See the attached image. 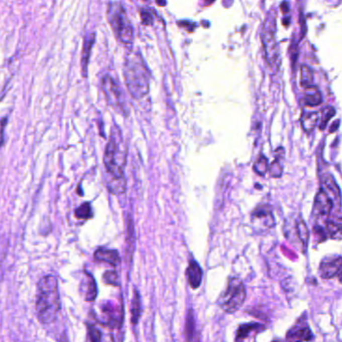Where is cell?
<instances>
[{
	"instance_id": "obj_1",
	"label": "cell",
	"mask_w": 342,
	"mask_h": 342,
	"mask_svg": "<svg viewBox=\"0 0 342 342\" xmlns=\"http://www.w3.org/2000/svg\"><path fill=\"white\" fill-rule=\"evenodd\" d=\"M36 315L40 323L48 325L56 320L60 310V296L58 281L54 276L48 275L41 278L37 284Z\"/></svg>"
},
{
	"instance_id": "obj_2",
	"label": "cell",
	"mask_w": 342,
	"mask_h": 342,
	"mask_svg": "<svg viewBox=\"0 0 342 342\" xmlns=\"http://www.w3.org/2000/svg\"><path fill=\"white\" fill-rule=\"evenodd\" d=\"M124 77L131 96L140 100L148 95L150 90V72L143 56L137 52H130L125 60Z\"/></svg>"
},
{
	"instance_id": "obj_3",
	"label": "cell",
	"mask_w": 342,
	"mask_h": 342,
	"mask_svg": "<svg viewBox=\"0 0 342 342\" xmlns=\"http://www.w3.org/2000/svg\"><path fill=\"white\" fill-rule=\"evenodd\" d=\"M122 145L123 140L119 129L113 128L104 158L106 169L111 178H125L126 150L123 149Z\"/></svg>"
},
{
	"instance_id": "obj_4",
	"label": "cell",
	"mask_w": 342,
	"mask_h": 342,
	"mask_svg": "<svg viewBox=\"0 0 342 342\" xmlns=\"http://www.w3.org/2000/svg\"><path fill=\"white\" fill-rule=\"evenodd\" d=\"M107 15L117 39L125 45H131L134 41V29L122 3H110Z\"/></svg>"
},
{
	"instance_id": "obj_5",
	"label": "cell",
	"mask_w": 342,
	"mask_h": 342,
	"mask_svg": "<svg viewBox=\"0 0 342 342\" xmlns=\"http://www.w3.org/2000/svg\"><path fill=\"white\" fill-rule=\"evenodd\" d=\"M246 299V288L239 278H229L225 290L218 299V305L227 313L239 310Z\"/></svg>"
},
{
	"instance_id": "obj_6",
	"label": "cell",
	"mask_w": 342,
	"mask_h": 342,
	"mask_svg": "<svg viewBox=\"0 0 342 342\" xmlns=\"http://www.w3.org/2000/svg\"><path fill=\"white\" fill-rule=\"evenodd\" d=\"M276 22L274 17L267 16L264 21L263 29L261 33L262 46L264 51L265 60L268 66L274 71L277 70L278 67V59H279V47L275 36L276 31Z\"/></svg>"
},
{
	"instance_id": "obj_7",
	"label": "cell",
	"mask_w": 342,
	"mask_h": 342,
	"mask_svg": "<svg viewBox=\"0 0 342 342\" xmlns=\"http://www.w3.org/2000/svg\"><path fill=\"white\" fill-rule=\"evenodd\" d=\"M101 86L108 105L117 111H123V94L117 81L110 74H106L102 78Z\"/></svg>"
},
{
	"instance_id": "obj_8",
	"label": "cell",
	"mask_w": 342,
	"mask_h": 342,
	"mask_svg": "<svg viewBox=\"0 0 342 342\" xmlns=\"http://www.w3.org/2000/svg\"><path fill=\"white\" fill-rule=\"evenodd\" d=\"M333 206L332 199L322 189H320L314 199L312 210L313 217H315L317 220L326 219L330 215Z\"/></svg>"
},
{
	"instance_id": "obj_9",
	"label": "cell",
	"mask_w": 342,
	"mask_h": 342,
	"mask_svg": "<svg viewBox=\"0 0 342 342\" xmlns=\"http://www.w3.org/2000/svg\"><path fill=\"white\" fill-rule=\"evenodd\" d=\"M342 259L340 256L324 258L319 266L320 275L324 279L341 276Z\"/></svg>"
},
{
	"instance_id": "obj_10",
	"label": "cell",
	"mask_w": 342,
	"mask_h": 342,
	"mask_svg": "<svg viewBox=\"0 0 342 342\" xmlns=\"http://www.w3.org/2000/svg\"><path fill=\"white\" fill-rule=\"evenodd\" d=\"M252 221L261 225L264 228H271L274 226V218L271 209L268 205L258 206L251 215Z\"/></svg>"
},
{
	"instance_id": "obj_11",
	"label": "cell",
	"mask_w": 342,
	"mask_h": 342,
	"mask_svg": "<svg viewBox=\"0 0 342 342\" xmlns=\"http://www.w3.org/2000/svg\"><path fill=\"white\" fill-rule=\"evenodd\" d=\"M293 230L295 231V233L293 232V234L291 235H287V237L290 239L291 237H294L295 244H298L299 246H301L300 250L305 252L307 245H308V240H309V231L308 228L306 226V224L304 223L303 220H298L295 221L293 224Z\"/></svg>"
},
{
	"instance_id": "obj_12",
	"label": "cell",
	"mask_w": 342,
	"mask_h": 342,
	"mask_svg": "<svg viewBox=\"0 0 342 342\" xmlns=\"http://www.w3.org/2000/svg\"><path fill=\"white\" fill-rule=\"evenodd\" d=\"M95 42H96V34L94 32L89 33L84 37L83 45H82V51H81V59H80L81 74H82L83 77L88 76L91 54H92V50H93Z\"/></svg>"
},
{
	"instance_id": "obj_13",
	"label": "cell",
	"mask_w": 342,
	"mask_h": 342,
	"mask_svg": "<svg viewBox=\"0 0 342 342\" xmlns=\"http://www.w3.org/2000/svg\"><path fill=\"white\" fill-rule=\"evenodd\" d=\"M95 259L101 262L109 263L113 266H117L120 264L121 258L116 250L112 249H106V248H100L95 252Z\"/></svg>"
},
{
	"instance_id": "obj_14",
	"label": "cell",
	"mask_w": 342,
	"mask_h": 342,
	"mask_svg": "<svg viewBox=\"0 0 342 342\" xmlns=\"http://www.w3.org/2000/svg\"><path fill=\"white\" fill-rule=\"evenodd\" d=\"M187 278L190 286L193 289H197L202 282V270L199 264L195 261L190 262L187 269Z\"/></svg>"
},
{
	"instance_id": "obj_15",
	"label": "cell",
	"mask_w": 342,
	"mask_h": 342,
	"mask_svg": "<svg viewBox=\"0 0 342 342\" xmlns=\"http://www.w3.org/2000/svg\"><path fill=\"white\" fill-rule=\"evenodd\" d=\"M321 189L330 197H334L337 200L340 201V190L335 182V180L332 178L331 175L326 174L322 180H321Z\"/></svg>"
},
{
	"instance_id": "obj_16",
	"label": "cell",
	"mask_w": 342,
	"mask_h": 342,
	"mask_svg": "<svg viewBox=\"0 0 342 342\" xmlns=\"http://www.w3.org/2000/svg\"><path fill=\"white\" fill-rule=\"evenodd\" d=\"M304 103L307 107H317L322 103V95L317 87L312 84L305 88Z\"/></svg>"
},
{
	"instance_id": "obj_17",
	"label": "cell",
	"mask_w": 342,
	"mask_h": 342,
	"mask_svg": "<svg viewBox=\"0 0 342 342\" xmlns=\"http://www.w3.org/2000/svg\"><path fill=\"white\" fill-rule=\"evenodd\" d=\"M262 326L263 325L258 324V323H248V324L241 325L239 329L237 330L236 340H245L250 335L258 333L262 329Z\"/></svg>"
},
{
	"instance_id": "obj_18",
	"label": "cell",
	"mask_w": 342,
	"mask_h": 342,
	"mask_svg": "<svg viewBox=\"0 0 342 342\" xmlns=\"http://www.w3.org/2000/svg\"><path fill=\"white\" fill-rule=\"evenodd\" d=\"M287 338L289 340H295V341H301V340H305L308 341L310 339L313 338L312 336V332L310 330L309 327L304 326V327H299L297 328L296 326L293 327V329L291 331H289Z\"/></svg>"
},
{
	"instance_id": "obj_19",
	"label": "cell",
	"mask_w": 342,
	"mask_h": 342,
	"mask_svg": "<svg viewBox=\"0 0 342 342\" xmlns=\"http://www.w3.org/2000/svg\"><path fill=\"white\" fill-rule=\"evenodd\" d=\"M318 123V113H305L301 119L302 129L306 133H311Z\"/></svg>"
},
{
	"instance_id": "obj_20",
	"label": "cell",
	"mask_w": 342,
	"mask_h": 342,
	"mask_svg": "<svg viewBox=\"0 0 342 342\" xmlns=\"http://www.w3.org/2000/svg\"><path fill=\"white\" fill-rule=\"evenodd\" d=\"M126 179L125 178H110L108 182L109 191L114 195L124 194L126 191Z\"/></svg>"
},
{
	"instance_id": "obj_21",
	"label": "cell",
	"mask_w": 342,
	"mask_h": 342,
	"mask_svg": "<svg viewBox=\"0 0 342 342\" xmlns=\"http://www.w3.org/2000/svg\"><path fill=\"white\" fill-rule=\"evenodd\" d=\"M141 300H140V295L139 293L136 291L135 297L133 299V303H132V323L133 324H137L139 321V318L141 316Z\"/></svg>"
},
{
	"instance_id": "obj_22",
	"label": "cell",
	"mask_w": 342,
	"mask_h": 342,
	"mask_svg": "<svg viewBox=\"0 0 342 342\" xmlns=\"http://www.w3.org/2000/svg\"><path fill=\"white\" fill-rule=\"evenodd\" d=\"M313 83V71L307 65L301 66V86L307 88Z\"/></svg>"
},
{
	"instance_id": "obj_23",
	"label": "cell",
	"mask_w": 342,
	"mask_h": 342,
	"mask_svg": "<svg viewBox=\"0 0 342 342\" xmlns=\"http://www.w3.org/2000/svg\"><path fill=\"white\" fill-rule=\"evenodd\" d=\"M134 225H133V221L131 218H129L128 221V231H127V253L128 255L132 256L133 253V245H134Z\"/></svg>"
},
{
	"instance_id": "obj_24",
	"label": "cell",
	"mask_w": 342,
	"mask_h": 342,
	"mask_svg": "<svg viewBox=\"0 0 342 342\" xmlns=\"http://www.w3.org/2000/svg\"><path fill=\"white\" fill-rule=\"evenodd\" d=\"M268 168H269V163H268V160L264 156H260L259 159L255 162L254 167H253L254 171L260 176H264L268 172Z\"/></svg>"
},
{
	"instance_id": "obj_25",
	"label": "cell",
	"mask_w": 342,
	"mask_h": 342,
	"mask_svg": "<svg viewBox=\"0 0 342 342\" xmlns=\"http://www.w3.org/2000/svg\"><path fill=\"white\" fill-rule=\"evenodd\" d=\"M92 216V207L89 203H84L75 210V217L87 220Z\"/></svg>"
},
{
	"instance_id": "obj_26",
	"label": "cell",
	"mask_w": 342,
	"mask_h": 342,
	"mask_svg": "<svg viewBox=\"0 0 342 342\" xmlns=\"http://www.w3.org/2000/svg\"><path fill=\"white\" fill-rule=\"evenodd\" d=\"M268 171L270 173L271 177L273 178L281 177L282 172H283V166L280 162V159H278V157H276V159L271 163V165L268 168Z\"/></svg>"
},
{
	"instance_id": "obj_27",
	"label": "cell",
	"mask_w": 342,
	"mask_h": 342,
	"mask_svg": "<svg viewBox=\"0 0 342 342\" xmlns=\"http://www.w3.org/2000/svg\"><path fill=\"white\" fill-rule=\"evenodd\" d=\"M90 278V282H89V285H88V291H87V301H94L97 297V294H98V289H97V284H96V281L95 279L91 276L89 277Z\"/></svg>"
},
{
	"instance_id": "obj_28",
	"label": "cell",
	"mask_w": 342,
	"mask_h": 342,
	"mask_svg": "<svg viewBox=\"0 0 342 342\" xmlns=\"http://www.w3.org/2000/svg\"><path fill=\"white\" fill-rule=\"evenodd\" d=\"M195 328V323H194V317L192 314V311H189L188 317H187V323H186V337L188 340L193 339V330Z\"/></svg>"
},
{
	"instance_id": "obj_29",
	"label": "cell",
	"mask_w": 342,
	"mask_h": 342,
	"mask_svg": "<svg viewBox=\"0 0 342 342\" xmlns=\"http://www.w3.org/2000/svg\"><path fill=\"white\" fill-rule=\"evenodd\" d=\"M335 115V110L333 108H327L324 110L323 114H322V119H321V123L319 125L320 130H323L325 128V126L327 125L328 121Z\"/></svg>"
},
{
	"instance_id": "obj_30",
	"label": "cell",
	"mask_w": 342,
	"mask_h": 342,
	"mask_svg": "<svg viewBox=\"0 0 342 342\" xmlns=\"http://www.w3.org/2000/svg\"><path fill=\"white\" fill-rule=\"evenodd\" d=\"M140 14H141V20L145 25H152L153 24L154 17H153L150 10L143 8V9L140 10Z\"/></svg>"
},
{
	"instance_id": "obj_31",
	"label": "cell",
	"mask_w": 342,
	"mask_h": 342,
	"mask_svg": "<svg viewBox=\"0 0 342 342\" xmlns=\"http://www.w3.org/2000/svg\"><path fill=\"white\" fill-rule=\"evenodd\" d=\"M104 278H105V282L107 284H110V285H114V286H118L119 285V279H118V275L115 271H110V272H107L105 275H104Z\"/></svg>"
},
{
	"instance_id": "obj_32",
	"label": "cell",
	"mask_w": 342,
	"mask_h": 342,
	"mask_svg": "<svg viewBox=\"0 0 342 342\" xmlns=\"http://www.w3.org/2000/svg\"><path fill=\"white\" fill-rule=\"evenodd\" d=\"M89 335L90 339L93 341H100L102 339V334L98 328H95L94 326H89Z\"/></svg>"
},
{
	"instance_id": "obj_33",
	"label": "cell",
	"mask_w": 342,
	"mask_h": 342,
	"mask_svg": "<svg viewBox=\"0 0 342 342\" xmlns=\"http://www.w3.org/2000/svg\"><path fill=\"white\" fill-rule=\"evenodd\" d=\"M206 1H208V2L211 3V2H213V1H215V0H206Z\"/></svg>"
},
{
	"instance_id": "obj_34",
	"label": "cell",
	"mask_w": 342,
	"mask_h": 342,
	"mask_svg": "<svg viewBox=\"0 0 342 342\" xmlns=\"http://www.w3.org/2000/svg\"><path fill=\"white\" fill-rule=\"evenodd\" d=\"M0 146H1V143H0Z\"/></svg>"
}]
</instances>
